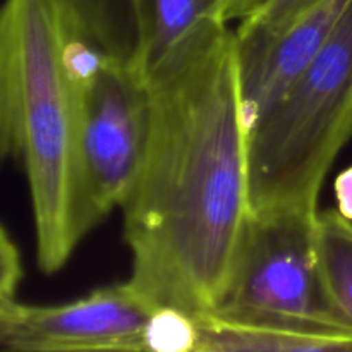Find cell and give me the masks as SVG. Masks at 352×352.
Here are the masks:
<instances>
[{
	"instance_id": "obj_9",
	"label": "cell",
	"mask_w": 352,
	"mask_h": 352,
	"mask_svg": "<svg viewBox=\"0 0 352 352\" xmlns=\"http://www.w3.org/2000/svg\"><path fill=\"white\" fill-rule=\"evenodd\" d=\"M230 0H136L133 55L144 69L153 67L172 47L205 21L229 23Z\"/></svg>"
},
{
	"instance_id": "obj_8",
	"label": "cell",
	"mask_w": 352,
	"mask_h": 352,
	"mask_svg": "<svg viewBox=\"0 0 352 352\" xmlns=\"http://www.w3.org/2000/svg\"><path fill=\"white\" fill-rule=\"evenodd\" d=\"M196 318V352L352 351V330L327 323L217 311Z\"/></svg>"
},
{
	"instance_id": "obj_16",
	"label": "cell",
	"mask_w": 352,
	"mask_h": 352,
	"mask_svg": "<svg viewBox=\"0 0 352 352\" xmlns=\"http://www.w3.org/2000/svg\"><path fill=\"white\" fill-rule=\"evenodd\" d=\"M333 195H336V208L346 219L352 220V165L344 168L333 181Z\"/></svg>"
},
{
	"instance_id": "obj_15",
	"label": "cell",
	"mask_w": 352,
	"mask_h": 352,
	"mask_svg": "<svg viewBox=\"0 0 352 352\" xmlns=\"http://www.w3.org/2000/svg\"><path fill=\"white\" fill-rule=\"evenodd\" d=\"M23 280V261L16 243L0 226V302H16Z\"/></svg>"
},
{
	"instance_id": "obj_7",
	"label": "cell",
	"mask_w": 352,
	"mask_h": 352,
	"mask_svg": "<svg viewBox=\"0 0 352 352\" xmlns=\"http://www.w3.org/2000/svg\"><path fill=\"white\" fill-rule=\"evenodd\" d=\"M349 0H320L274 28H236L243 100L250 127L308 67Z\"/></svg>"
},
{
	"instance_id": "obj_11",
	"label": "cell",
	"mask_w": 352,
	"mask_h": 352,
	"mask_svg": "<svg viewBox=\"0 0 352 352\" xmlns=\"http://www.w3.org/2000/svg\"><path fill=\"white\" fill-rule=\"evenodd\" d=\"M134 3L136 0H78L82 17L96 40L113 54L129 55L122 48L117 31L122 30L131 50L136 45L134 30Z\"/></svg>"
},
{
	"instance_id": "obj_10",
	"label": "cell",
	"mask_w": 352,
	"mask_h": 352,
	"mask_svg": "<svg viewBox=\"0 0 352 352\" xmlns=\"http://www.w3.org/2000/svg\"><path fill=\"white\" fill-rule=\"evenodd\" d=\"M316 248L327 294L352 327V220L337 208L318 212Z\"/></svg>"
},
{
	"instance_id": "obj_18",
	"label": "cell",
	"mask_w": 352,
	"mask_h": 352,
	"mask_svg": "<svg viewBox=\"0 0 352 352\" xmlns=\"http://www.w3.org/2000/svg\"><path fill=\"white\" fill-rule=\"evenodd\" d=\"M263 0H230L229 3V12H227V17H229V23L232 21H241L243 17H246L248 14L253 12Z\"/></svg>"
},
{
	"instance_id": "obj_3",
	"label": "cell",
	"mask_w": 352,
	"mask_h": 352,
	"mask_svg": "<svg viewBox=\"0 0 352 352\" xmlns=\"http://www.w3.org/2000/svg\"><path fill=\"white\" fill-rule=\"evenodd\" d=\"M352 141V0L308 67L250 127L253 212H318L323 182Z\"/></svg>"
},
{
	"instance_id": "obj_2",
	"label": "cell",
	"mask_w": 352,
	"mask_h": 352,
	"mask_svg": "<svg viewBox=\"0 0 352 352\" xmlns=\"http://www.w3.org/2000/svg\"><path fill=\"white\" fill-rule=\"evenodd\" d=\"M78 0H6L0 7L9 45L17 157L33 208L36 261L60 270L96 227L82 186L78 93L65 60Z\"/></svg>"
},
{
	"instance_id": "obj_17",
	"label": "cell",
	"mask_w": 352,
	"mask_h": 352,
	"mask_svg": "<svg viewBox=\"0 0 352 352\" xmlns=\"http://www.w3.org/2000/svg\"><path fill=\"white\" fill-rule=\"evenodd\" d=\"M19 302H0V347L6 346L12 323L19 311Z\"/></svg>"
},
{
	"instance_id": "obj_13",
	"label": "cell",
	"mask_w": 352,
	"mask_h": 352,
	"mask_svg": "<svg viewBox=\"0 0 352 352\" xmlns=\"http://www.w3.org/2000/svg\"><path fill=\"white\" fill-rule=\"evenodd\" d=\"M9 157H17V134L9 45L3 19L0 16V164Z\"/></svg>"
},
{
	"instance_id": "obj_4",
	"label": "cell",
	"mask_w": 352,
	"mask_h": 352,
	"mask_svg": "<svg viewBox=\"0 0 352 352\" xmlns=\"http://www.w3.org/2000/svg\"><path fill=\"white\" fill-rule=\"evenodd\" d=\"M316 217L318 212L302 210L251 213L215 311L308 320L352 330L323 284Z\"/></svg>"
},
{
	"instance_id": "obj_6",
	"label": "cell",
	"mask_w": 352,
	"mask_h": 352,
	"mask_svg": "<svg viewBox=\"0 0 352 352\" xmlns=\"http://www.w3.org/2000/svg\"><path fill=\"white\" fill-rule=\"evenodd\" d=\"M153 309L129 280L62 305H21L3 349L143 352V332Z\"/></svg>"
},
{
	"instance_id": "obj_1",
	"label": "cell",
	"mask_w": 352,
	"mask_h": 352,
	"mask_svg": "<svg viewBox=\"0 0 352 352\" xmlns=\"http://www.w3.org/2000/svg\"><path fill=\"white\" fill-rule=\"evenodd\" d=\"M150 136L122 205L127 280L148 302L215 311L251 213L236 30L205 21L148 69Z\"/></svg>"
},
{
	"instance_id": "obj_14",
	"label": "cell",
	"mask_w": 352,
	"mask_h": 352,
	"mask_svg": "<svg viewBox=\"0 0 352 352\" xmlns=\"http://www.w3.org/2000/svg\"><path fill=\"white\" fill-rule=\"evenodd\" d=\"M320 0H263L253 12L237 21V28L258 30V28H274L298 16L301 10L308 9Z\"/></svg>"
},
{
	"instance_id": "obj_12",
	"label": "cell",
	"mask_w": 352,
	"mask_h": 352,
	"mask_svg": "<svg viewBox=\"0 0 352 352\" xmlns=\"http://www.w3.org/2000/svg\"><path fill=\"white\" fill-rule=\"evenodd\" d=\"M198 318L172 306H157L143 332V351L196 352Z\"/></svg>"
},
{
	"instance_id": "obj_5",
	"label": "cell",
	"mask_w": 352,
	"mask_h": 352,
	"mask_svg": "<svg viewBox=\"0 0 352 352\" xmlns=\"http://www.w3.org/2000/svg\"><path fill=\"white\" fill-rule=\"evenodd\" d=\"M74 86L82 186L98 226L122 208L143 164L150 136L148 72L133 55L109 52Z\"/></svg>"
}]
</instances>
